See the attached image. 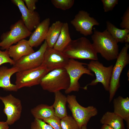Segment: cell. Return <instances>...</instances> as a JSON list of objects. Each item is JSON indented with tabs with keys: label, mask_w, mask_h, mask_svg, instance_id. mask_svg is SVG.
<instances>
[{
	"label": "cell",
	"mask_w": 129,
	"mask_h": 129,
	"mask_svg": "<svg viewBox=\"0 0 129 129\" xmlns=\"http://www.w3.org/2000/svg\"><path fill=\"white\" fill-rule=\"evenodd\" d=\"M91 38L93 46L97 54L107 61L116 59L119 54L118 43L106 29L102 32L94 29Z\"/></svg>",
	"instance_id": "6da1fadb"
},
{
	"label": "cell",
	"mask_w": 129,
	"mask_h": 129,
	"mask_svg": "<svg viewBox=\"0 0 129 129\" xmlns=\"http://www.w3.org/2000/svg\"><path fill=\"white\" fill-rule=\"evenodd\" d=\"M69 59L97 60V53L92 43L85 37L71 41L63 52Z\"/></svg>",
	"instance_id": "7a4b0ae2"
},
{
	"label": "cell",
	"mask_w": 129,
	"mask_h": 129,
	"mask_svg": "<svg viewBox=\"0 0 129 129\" xmlns=\"http://www.w3.org/2000/svg\"><path fill=\"white\" fill-rule=\"evenodd\" d=\"M70 84L69 76L64 68L57 69L48 73L42 79L40 84L43 90L54 93L67 90Z\"/></svg>",
	"instance_id": "3957f363"
},
{
	"label": "cell",
	"mask_w": 129,
	"mask_h": 129,
	"mask_svg": "<svg viewBox=\"0 0 129 129\" xmlns=\"http://www.w3.org/2000/svg\"><path fill=\"white\" fill-rule=\"evenodd\" d=\"M128 43L125 44L119 53L115 64L113 66L109 84V102H111L120 86V75L124 69L129 63V55L128 51Z\"/></svg>",
	"instance_id": "277c9868"
},
{
	"label": "cell",
	"mask_w": 129,
	"mask_h": 129,
	"mask_svg": "<svg viewBox=\"0 0 129 129\" xmlns=\"http://www.w3.org/2000/svg\"><path fill=\"white\" fill-rule=\"evenodd\" d=\"M67 98L68 107L80 129L83 126L87 125L91 118L97 114L98 110L96 107L92 106L86 107L81 106L77 101L75 95H68Z\"/></svg>",
	"instance_id": "5b68a950"
},
{
	"label": "cell",
	"mask_w": 129,
	"mask_h": 129,
	"mask_svg": "<svg viewBox=\"0 0 129 129\" xmlns=\"http://www.w3.org/2000/svg\"><path fill=\"white\" fill-rule=\"evenodd\" d=\"M87 64L69 59L67 64L64 68L68 73L70 79V84L68 88L65 91L66 94L72 91L78 92L80 86L79 80L84 74H86L93 76V74L84 65Z\"/></svg>",
	"instance_id": "8992f818"
},
{
	"label": "cell",
	"mask_w": 129,
	"mask_h": 129,
	"mask_svg": "<svg viewBox=\"0 0 129 129\" xmlns=\"http://www.w3.org/2000/svg\"><path fill=\"white\" fill-rule=\"evenodd\" d=\"M32 32L24 25L22 19L10 26V30L2 34L0 47L2 50H8L13 44L30 36Z\"/></svg>",
	"instance_id": "52a82bcc"
},
{
	"label": "cell",
	"mask_w": 129,
	"mask_h": 129,
	"mask_svg": "<svg viewBox=\"0 0 129 129\" xmlns=\"http://www.w3.org/2000/svg\"><path fill=\"white\" fill-rule=\"evenodd\" d=\"M49 71L42 66L16 73L15 85L18 89L40 84L42 78Z\"/></svg>",
	"instance_id": "ba28073f"
},
{
	"label": "cell",
	"mask_w": 129,
	"mask_h": 129,
	"mask_svg": "<svg viewBox=\"0 0 129 129\" xmlns=\"http://www.w3.org/2000/svg\"><path fill=\"white\" fill-rule=\"evenodd\" d=\"M86 65L87 68L94 73L96 78L82 88L87 90L88 86H95L100 82L102 84L105 90L108 91L113 66H105L98 60H91Z\"/></svg>",
	"instance_id": "9c48e42d"
},
{
	"label": "cell",
	"mask_w": 129,
	"mask_h": 129,
	"mask_svg": "<svg viewBox=\"0 0 129 129\" xmlns=\"http://www.w3.org/2000/svg\"><path fill=\"white\" fill-rule=\"evenodd\" d=\"M3 103V112L7 117L6 122L9 125L13 124L20 118L22 110L21 102L10 94L5 97L0 96Z\"/></svg>",
	"instance_id": "30bf717a"
},
{
	"label": "cell",
	"mask_w": 129,
	"mask_h": 129,
	"mask_svg": "<svg viewBox=\"0 0 129 129\" xmlns=\"http://www.w3.org/2000/svg\"><path fill=\"white\" fill-rule=\"evenodd\" d=\"M48 47L45 40L38 50L23 57L15 62L13 66L17 67L19 71L34 69L40 66L42 63L44 54Z\"/></svg>",
	"instance_id": "8fae6325"
},
{
	"label": "cell",
	"mask_w": 129,
	"mask_h": 129,
	"mask_svg": "<svg viewBox=\"0 0 129 129\" xmlns=\"http://www.w3.org/2000/svg\"><path fill=\"white\" fill-rule=\"evenodd\" d=\"M70 23L77 31L85 36L92 34L93 27L99 24L88 13L83 10L80 11Z\"/></svg>",
	"instance_id": "7c38bea8"
},
{
	"label": "cell",
	"mask_w": 129,
	"mask_h": 129,
	"mask_svg": "<svg viewBox=\"0 0 129 129\" xmlns=\"http://www.w3.org/2000/svg\"><path fill=\"white\" fill-rule=\"evenodd\" d=\"M69 59L63 52L48 47L41 65L50 71L57 69L64 68Z\"/></svg>",
	"instance_id": "4fadbf2b"
},
{
	"label": "cell",
	"mask_w": 129,
	"mask_h": 129,
	"mask_svg": "<svg viewBox=\"0 0 129 129\" xmlns=\"http://www.w3.org/2000/svg\"><path fill=\"white\" fill-rule=\"evenodd\" d=\"M11 1L18 8L22 14V20L24 25L32 32L40 22L39 14L36 11L32 12L28 10L23 0H12Z\"/></svg>",
	"instance_id": "5bb4252c"
},
{
	"label": "cell",
	"mask_w": 129,
	"mask_h": 129,
	"mask_svg": "<svg viewBox=\"0 0 129 129\" xmlns=\"http://www.w3.org/2000/svg\"><path fill=\"white\" fill-rule=\"evenodd\" d=\"M50 19L47 18L40 22L30 36L28 40L32 47H37L45 41L49 27Z\"/></svg>",
	"instance_id": "9a60e30c"
},
{
	"label": "cell",
	"mask_w": 129,
	"mask_h": 129,
	"mask_svg": "<svg viewBox=\"0 0 129 129\" xmlns=\"http://www.w3.org/2000/svg\"><path fill=\"white\" fill-rule=\"evenodd\" d=\"M7 50L10 57L15 62L35 52L28 41L25 39L20 40L16 45L11 46Z\"/></svg>",
	"instance_id": "2e32d148"
},
{
	"label": "cell",
	"mask_w": 129,
	"mask_h": 129,
	"mask_svg": "<svg viewBox=\"0 0 129 129\" xmlns=\"http://www.w3.org/2000/svg\"><path fill=\"white\" fill-rule=\"evenodd\" d=\"M19 71L15 66L8 68L3 66L0 67V87L6 91L16 92L18 90L15 84L11 83L12 76Z\"/></svg>",
	"instance_id": "e0dca14e"
},
{
	"label": "cell",
	"mask_w": 129,
	"mask_h": 129,
	"mask_svg": "<svg viewBox=\"0 0 129 129\" xmlns=\"http://www.w3.org/2000/svg\"><path fill=\"white\" fill-rule=\"evenodd\" d=\"M113 103V112L126 121L129 129V98L120 96L114 99Z\"/></svg>",
	"instance_id": "ac0fdd59"
},
{
	"label": "cell",
	"mask_w": 129,
	"mask_h": 129,
	"mask_svg": "<svg viewBox=\"0 0 129 129\" xmlns=\"http://www.w3.org/2000/svg\"><path fill=\"white\" fill-rule=\"evenodd\" d=\"M54 93V101L52 105L54 110L55 115L61 119L68 115L66 106L67 97L60 91Z\"/></svg>",
	"instance_id": "d6986e66"
},
{
	"label": "cell",
	"mask_w": 129,
	"mask_h": 129,
	"mask_svg": "<svg viewBox=\"0 0 129 129\" xmlns=\"http://www.w3.org/2000/svg\"><path fill=\"white\" fill-rule=\"evenodd\" d=\"M69 31V25L67 22L63 23L61 31L53 48L63 52L71 41Z\"/></svg>",
	"instance_id": "ffe728a7"
},
{
	"label": "cell",
	"mask_w": 129,
	"mask_h": 129,
	"mask_svg": "<svg viewBox=\"0 0 129 129\" xmlns=\"http://www.w3.org/2000/svg\"><path fill=\"white\" fill-rule=\"evenodd\" d=\"M103 124H106L114 129H125L124 120L113 112L107 111L100 120Z\"/></svg>",
	"instance_id": "44dd1931"
},
{
	"label": "cell",
	"mask_w": 129,
	"mask_h": 129,
	"mask_svg": "<svg viewBox=\"0 0 129 129\" xmlns=\"http://www.w3.org/2000/svg\"><path fill=\"white\" fill-rule=\"evenodd\" d=\"M31 112L35 119L42 120L55 115L52 105L44 104H39L32 108Z\"/></svg>",
	"instance_id": "7402d4cb"
},
{
	"label": "cell",
	"mask_w": 129,
	"mask_h": 129,
	"mask_svg": "<svg viewBox=\"0 0 129 129\" xmlns=\"http://www.w3.org/2000/svg\"><path fill=\"white\" fill-rule=\"evenodd\" d=\"M63 23L57 21L49 27L45 40L48 47L53 48L59 35Z\"/></svg>",
	"instance_id": "603a6c76"
},
{
	"label": "cell",
	"mask_w": 129,
	"mask_h": 129,
	"mask_svg": "<svg viewBox=\"0 0 129 129\" xmlns=\"http://www.w3.org/2000/svg\"><path fill=\"white\" fill-rule=\"evenodd\" d=\"M106 30L118 43L124 42L125 38L129 33V29L118 28L109 21L106 22Z\"/></svg>",
	"instance_id": "cb8c5ba5"
},
{
	"label": "cell",
	"mask_w": 129,
	"mask_h": 129,
	"mask_svg": "<svg viewBox=\"0 0 129 129\" xmlns=\"http://www.w3.org/2000/svg\"><path fill=\"white\" fill-rule=\"evenodd\" d=\"M60 124L62 129H80L76 121L69 115L60 119Z\"/></svg>",
	"instance_id": "d4e9b609"
},
{
	"label": "cell",
	"mask_w": 129,
	"mask_h": 129,
	"mask_svg": "<svg viewBox=\"0 0 129 129\" xmlns=\"http://www.w3.org/2000/svg\"><path fill=\"white\" fill-rule=\"evenodd\" d=\"M51 2L56 8L63 10L71 8L73 5L74 0H51Z\"/></svg>",
	"instance_id": "484cf974"
},
{
	"label": "cell",
	"mask_w": 129,
	"mask_h": 129,
	"mask_svg": "<svg viewBox=\"0 0 129 129\" xmlns=\"http://www.w3.org/2000/svg\"><path fill=\"white\" fill-rule=\"evenodd\" d=\"M31 129H53L49 124H47L43 120L35 119L31 122Z\"/></svg>",
	"instance_id": "4316f807"
},
{
	"label": "cell",
	"mask_w": 129,
	"mask_h": 129,
	"mask_svg": "<svg viewBox=\"0 0 129 129\" xmlns=\"http://www.w3.org/2000/svg\"><path fill=\"white\" fill-rule=\"evenodd\" d=\"M60 119L55 115L43 120L50 125L53 129H62L60 124Z\"/></svg>",
	"instance_id": "83f0119b"
},
{
	"label": "cell",
	"mask_w": 129,
	"mask_h": 129,
	"mask_svg": "<svg viewBox=\"0 0 129 129\" xmlns=\"http://www.w3.org/2000/svg\"><path fill=\"white\" fill-rule=\"evenodd\" d=\"M5 63H9L13 66L15 62L10 57L7 50L4 51L0 50V66Z\"/></svg>",
	"instance_id": "f1b7e54d"
},
{
	"label": "cell",
	"mask_w": 129,
	"mask_h": 129,
	"mask_svg": "<svg viewBox=\"0 0 129 129\" xmlns=\"http://www.w3.org/2000/svg\"><path fill=\"white\" fill-rule=\"evenodd\" d=\"M105 12L112 10L118 3V0H102Z\"/></svg>",
	"instance_id": "f546056e"
},
{
	"label": "cell",
	"mask_w": 129,
	"mask_h": 129,
	"mask_svg": "<svg viewBox=\"0 0 129 129\" xmlns=\"http://www.w3.org/2000/svg\"><path fill=\"white\" fill-rule=\"evenodd\" d=\"M122 18V22L120 24V27L122 28L129 29V7L125 11Z\"/></svg>",
	"instance_id": "4dcf8cb0"
},
{
	"label": "cell",
	"mask_w": 129,
	"mask_h": 129,
	"mask_svg": "<svg viewBox=\"0 0 129 129\" xmlns=\"http://www.w3.org/2000/svg\"><path fill=\"white\" fill-rule=\"evenodd\" d=\"M26 4V6L28 10L33 12L36 9V3L37 0H23Z\"/></svg>",
	"instance_id": "1f68e13d"
},
{
	"label": "cell",
	"mask_w": 129,
	"mask_h": 129,
	"mask_svg": "<svg viewBox=\"0 0 129 129\" xmlns=\"http://www.w3.org/2000/svg\"><path fill=\"white\" fill-rule=\"evenodd\" d=\"M9 127L6 122L0 121V129H9Z\"/></svg>",
	"instance_id": "d6a6232c"
},
{
	"label": "cell",
	"mask_w": 129,
	"mask_h": 129,
	"mask_svg": "<svg viewBox=\"0 0 129 129\" xmlns=\"http://www.w3.org/2000/svg\"><path fill=\"white\" fill-rule=\"evenodd\" d=\"M101 129H114L112 127L106 124H103L102 126Z\"/></svg>",
	"instance_id": "836d02e7"
},
{
	"label": "cell",
	"mask_w": 129,
	"mask_h": 129,
	"mask_svg": "<svg viewBox=\"0 0 129 129\" xmlns=\"http://www.w3.org/2000/svg\"><path fill=\"white\" fill-rule=\"evenodd\" d=\"M124 42L128 43H129V33L125 37L124 40Z\"/></svg>",
	"instance_id": "e575fe53"
},
{
	"label": "cell",
	"mask_w": 129,
	"mask_h": 129,
	"mask_svg": "<svg viewBox=\"0 0 129 129\" xmlns=\"http://www.w3.org/2000/svg\"><path fill=\"white\" fill-rule=\"evenodd\" d=\"M86 126L87 125H86L83 126L81 127V129H87Z\"/></svg>",
	"instance_id": "d590c367"
},
{
	"label": "cell",
	"mask_w": 129,
	"mask_h": 129,
	"mask_svg": "<svg viewBox=\"0 0 129 129\" xmlns=\"http://www.w3.org/2000/svg\"></svg>",
	"instance_id": "8d00e7d4"
}]
</instances>
